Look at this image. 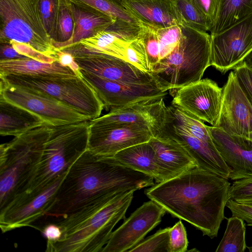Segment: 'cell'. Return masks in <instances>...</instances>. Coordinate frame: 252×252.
I'll list each match as a JSON object with an SVG mask.
<instances>
[{
  "instance_id": "cell-1",
  "label": "cell",
  "mask_w": 252,
  "mask_h": 252,
  "mask_svg": "<svg viewBox=\"0 0 252 252\" xmlns=\"http://www.w3.org/2000/svg\"><path fill=\"white\" fill-rule=\"evenodd\" d=\"M227 179L198 167L147 188L145 195L211 239L218 236L230 199Z\"/></svg>"
},
{
  "instance_id": "cell-2",
  "label": "cell",
  "mask_w": 252,
  "mask_h": 252,
  "mask_svg": "<svg viewBox=\"0 0 252 252\" xmlns=\"http://www.w3.org/2000/svg\"><path fill=\"white\" fill-rule=\"evenodd\" d=\"M154 180L87 150L69 169L45 216L63 218L98 200L152 186Z\"/></svg>"
},
{
  "instance_id": "cell-3",
  "label": "cell",
  "mask_w": 252,
  "mask_h": 252,
  "mask_svg": "<svg viewBox=\"0 0 252 252\" xmlns=\"http://www.w3.org/2000/svg\"><path fill=\"white\" fill-rule=\"evenodd\" d=\"M131 190L88 204L61 218L60 240L47 244L46 252H101L116 224L125 219L133 198Z\"/></svg>"
},
{
  "instance_id": "cell-4",
  "label": "cell",
  "mask_w": 252,
  "mask_h": 252,
  "mask_svg": "<svg viewBox=\"0 0 252 252\" xmlns=\"http://www.w3.org/2000/svg\"><path fill=\"white\" fill-rule=\"evenodd\" d=\"M50 132L45 123L0 145V209L27 190Z\"/></svg>"
},
{
  "instance_id": "cell-5",
  "label": "cell",
  "mask_w": 252,
  "mask_h": 252,
  "mask_svg": "<svg viewBox=\"0 0 252 252\" xmlns=\"http://www.w3.org/2000/svg\"><path fill=\"white\" fill-rule=\"evenodd\" d=\"M181 26L182 35L178 44L150 72L165 91L171 92L200 80L210 66V35Z\"/></svg>"
},
{
  "instance_id": "cell-6",
  "label": "cell",
  "mask_w": 252,
  "mask_h": 252,
  "mask_svg": "<svg viewBox=\"0 0 252 252\" xmlns=\"http://www.w3.org/2000/svg\"><path fill=\"white\" fill-rule=\"evenodd\" d=\"M90 121L51 125L42 158L24 193H38L67 174L72 165L88 150Z\"/></svg>"
},
{
  "instance_id": "cell-7",
  "label": "cell",
  "mask_w": 252,
  "mask_h": 252,
  "mask_svg": "<svg viewBox=\"0 0 252 252\" xmlns=\"http://www.w3.org/2000/svg\"><path fill=\"white\" fill-rule=\"evenodd\" d=\"M39 0H0V43H24L57 61V50L42 20Z\"/></svg>"
},
{
  "instance_id": "cell-8",
  "label": "cell",
  "mask_w": 252,
  "mask_h": 252,
  "mask_svg": "<svg viewBox=\"0 0 252 252\" xmlns=\"http://www.w3.org/2000/svg\"><path fill=\"white\" fill-rule=\"evenodd\" d=\"M0 77L10 84L61 101L91 120L100 117L104 108L94 88L82 77H48L9 74Z\"/></svg>"
},
{
  "instance_id": "cell-9",
  "label": "cell",
  "mask_w": 252,
  "mask_h": 252,
  "mask_svg": "<svg viewBox=\"0 0 252 252\" xmlns=\"http://www.w3.org/2000/svg\"><path fill=\"white\" fill-rule=\"evenodd\" d=\"M0 98L26 109L54 126L90 121L76 109L48 95L10 84L0 77Z\"/></svg>"
},
{
  "instance_id": "cell-10",
  "label": "cell",
  "mask_w": 252,
  "mask_h": 252,
  "mask_svg": "<svg viewBox=\"0 0 252 252\" xmlns=\"http://www.w3.org/2000/svg\"><path fill=\"white\" fill-rule=\"evenodd\" d=\"M210 36V65L222 73L234 69L252 51V15Z\"/></svg>"
},
{
  "instance_id": "cell-11",
  "label": "cell",
  "mask_w": 252,
  "mask_h": 252,
  "mask_svg": "<svg viewBox=\"0 0 252 252\" xmlns=\"http://www.w3.org/2000/svg\"><path fill=\"white\" fill-rule=\"evenodd\" d=\"M172 104L215 127L219 118L222 88L209 78L170 92Z\"/></svg>"
},
{
  "instance_id": "cell-12",
  "label": "cell",
  "mask_w": 252,
  "mask_h": 252,
  "mask_svg": "<svg viewBox=\"0 0 252 252\" xmlns=\"http://www.w3.org/2000/svg\"><path fill=\"white\" fill-rule=\"evenodd\" d=\"M168 117V106L163 97H158L111 110L89 123L95 126H143L147 127L155 137L165 129Z\"/></svg>"
},
{
  "instance_id": "cell-13",
  "label": "cell",
  "mask_w": 252,
  "mask_h": 252,
  "mask_svg": "<svg viewBox=\"0 0 252 252\" xmlns=\"http://www.w3.org/2000/svg\"><path fill=\"white\" fill-rule=\"evenodd\" d=\"M71 54L81 69L104 80L126 84H158L149 72L122 59L110 55L63 49Z\"/></svg>"
},
{
  "instance_id": "cell-14",
  "label": "cell",
  "mask_w": 252,
  "mask_h": 252,
  "mask_svg": "<svg viewBox=\"0 0 252 252\" xmlns=\"http://www.w3.org/2000/svg\"><path fill=\"white\" fill-rule=\"evenodd\" d=\"M166 213L152 200L144 202L112 232L101 252H128L160 222Z\"/></svg>"
},
{
  "instance_id": "cell-15",
  "label": "cell",
  "mask_w": 252,
  "mask_h": 252,
  "mask_svg": "<svg viewBox=\"0 0 252 252\" xmlns=\"http://www.w3.org/2000/svg\"><path fill=\"white\" fill-rule=\"evenodd\" d=\"M65 175L59 178L46 189L35 194L23 193L0 209L2 233L23 227H32V224L35 221L45 215Z\"/></svg>"
},
{
  "instance_id": "cell-16",
  "label": "cell",
  "mask_w": 252,
  "mask_h": 252,
  "mask_svg": "<svg viewBox=\"0 0 252 252\" xmlns=\"http://www.w3.org/2000/svg\"><path fill=\"white\" fill-rule=\"evenodd\" d=\"M168 109L165 128L157 137L166 138L178 144L194 160L199 168L228 179L230 169L214 143L203 141L192 135L175 121L168 106Z\"/></svg>"
},
{
  "instance_id": "cell-17",
  "label": "cell",
  "mask_w": 252,
  "mask_h": 252,
  "mask_svg": "<svg viewBox=\"0 0 252 252\" xmlns=\"http://www.w3.org/2000/svg\"><path fill=\"white\" fill-rule=\"evenodd\" d=\"M80 71L81 76L95 91L104 108L110 110L167 94V91L157 84L112 82L82 69Z\"/></svg>"
},
{
  "instance_id": "cell-18",
  "label": "cell",
  "mask_w": 252,
  "mask_h": 252,
  "mask_svg": "<svg viewBox=\"0 0 252 252\" xmlns=\"http://www.w3.org/2000/svg\"><path fill=\"white\" fill-rule=\"evenodd\" d=\"M228 134L252 139V105L231 71L222 88L220 112L215 126Z\"/></svg>"
},
{
  "instance_id": "cell-19",
  "label": "cell",
  "mask_w": 252,
  "mask_h": 252,
  "mask_svg": "<svg viewBox=\"0 0 252 252\" xmlns=\"http://www.w3.org/2000/svg\"><path fill=\"white\" fill-rule=\"evenodd\" d=\"M152 137L150 129L140 125H90L88 150L98 155L112 157L125 149L149 142Z\"/></svg>"
},
{
  "instance_id": "cell-20",
  "label": "cell",
  "mask_w": 252,
  "mask_h": 252,
  "mask_svg": "<svg viewBox=\"0 0 252 252\" xmlns=\"http://www.w3.org/2000/svg\"><path fill=\"white\" fill-rule=\"evenodd\" d=\"M139 30L138 22L131 23L116 20L106 30L63 49L105 54L126 60L127 47L137 38Z\"/></svg>"
},
{
  "instance_id": "cell-21",
  "label": "cell",
  "mask_w": 252,
  "mask_h": 252,
  "mask_svg": "<svg viewBox=\"0 0 252 252\" xmlns=\"http://www.w3.org/2000/svg\"><path fill=\"white\" fill-rule=\"evenodd\" d=\"M208 130L213 141L230 168L229 179L239 180L252 175V139L229 134L212 126Z\"/></svg>"
},
{
  "instance_id": "cell-22",
  "label": "cell",
  "mask_w": 252,
  "mask_h": 252,
  "mask_svg": "<svg viewBox=\"0 0 252 252\" xmlns=\"http://www.w3.org/2000/svg\"><path fill=\"white\" fill-rule=\"evenodd\" d=\"M123 6L137 21L158 28L181 25L176 0H124Z\"/></svg>"
},
{
  "instance_id": "cell-23",
  "label": "cell",
  "mask_w": 252,
  "mask_h": 252,
  "mask_svg": "<svg viewBox=\"0 0 252 252\" xmlns=\"http://www.w3.org/2000/svg\"><path fill=\"white\" fill-rule=\"evenodd\" d=\"M68 2L74 19V33L71 38L66 42L59 43L52 41L57 50H61L82 39L104 31L116 20L112 17L95 9L79 6L69 1Z\"/></svg>"
},
{
  "instance_id": "cell-24",
  "label": "cell",
  "mask_w": 252,
  "mask_h": 252,
  "mask_svg": "<svg viewBox=\"0 0 252 252\" xmlns=\"http://www.w3.org/2000/svg\"><path fill=\"white\" fill-rule=\"evenodd\" d=\"M109 157L115 163L150 176L157 183L169 180L149 142L129 147Z\"/></svg>"
},
{
  "instance_id": "cell-25",
  "label": "cell",
  "mask_w": 252,
  "mask_h": 252,
  "mask_svg": "<svg viewBox=\"0 0 252 252\" xmlns=\"http://www.w3.org/2000/svg\"><path fill=\"white\" fill-rule=\"evenodd\" d=\"M149 142L169 180L198 167L194 160L172 140L163 137H152Z\"/></svg>"
},
{
  "instance_id": "cell-26",
  "label": "cell",
  "mask_w": 252,
  "mask_h": 252,
  "mask_svg": "<svg viewBox=\"0 0 252 252\" xmlns=\"http://www.w3.org/2000/svg\"><path fill=\"white\" fill-rule=\"evenodd\" d=\"M9 74L48 77L76 76L70 68L62 65L57 61L45 63L28 57L0 60V76Z\"/></svg>"
},
{
  "instance_id": "cell-27",
  "label": "cell",
  "mask_w": 252,
  "mask_h": 252,
  "mask_svg": "<svg viewBox=\"0 0 252 252\" xmlns=\"http://www.w3.org/2000/svg\"><path fill=\"white\" fill-rule=\"evenodd\" d=\"M44 124L37 115L0 98L1 135L17 136Z\"/></svg>"
},
{
  "instance_id": "cell-28",
  "label": "cell",
  "mask_w": 252,
  "mask_h": 252,
  "mask_svg": "<svg viewBox=\"0 0 252 252\" xmlns=\"http://www.w3.org/2000/svg\"><path fill=\"white\" fill-rule=\"evenodd\" d=\"M252 15V0H221L210 35L219 34Z\"/></svg>"
},
{
  "instance_id": "cell-29",
  "label": "cell",
  "mask_w": 252,
  "mask_h": 252,
  "mask_svg": "<svg viewBox=\"0 0 252 252\" xmlns=\"http://www.w3.org/2000/svg\"><path fill=\"white\" fill-rule=\"evenodd\" d=\"M246 225L241 218L232 216L227 219V225L222 239L216 252H244L246 243Z\"/></svg>"
},
{
  "instance_id": "cell-30",
  "label": "cell",
  "mask_w": 252,
  "mask_h": 252,
  "mask_svg": "<svg viewBox=\"0 0 252 252\" xmlns=\"http://www.w3.org/2000/svg\"><path fill=\"white\" fill-rule=\"evenodd\" d=\"M76 5L92 8L104 13L116 20L137 23L124 8V0H68Z\"/></svg>"
},
{
  "instance_id": "cell-31",
  "label": "cell",
  "mask_w": 252,
  "mask_h": 252,
  "mask_svg": "<svg viewBox=\"0 0 252 252\" xmlns=\"http://www.w3.org/2000/svg\"><path fill=\"white\" fill-rule=\"evenodd\" d=\"M168 107L175 121L190 134L203 141L214 143L208 126L203 121L172 104Z\"/></svg>"
},
{
  "instance_id": "cell-32",
  "label": "cell",
  "mask_w": 252,
  "mask_h": 252,
  "mask_svg": "<svg viewBox=\"0 0 252 252\" xmlns=\"http://www.w3.org/2000/svg\"><path fill=\"white\" fill-rule=\"evenodd\" d=\"M176 4L181 25L204 32H209L207 20L194 0H176Z\"/></svg>"
},
{
  "instance_id": "cell-33",
  "label": "cell",
  "mask_w": 252,
  "mask_h": 252,
  "mask_svg": "<svg viewBox=\"0 0 252 252\" xmlns=\"http://www.w3.org/2000/svg\"><path fill=\"white\" fill-rule=\"evenodd\" d=\"M139 35L142 38L146 51L150 73L159 59V46L158 27L138 21Z\"/></svg>"
},
{
  "instance_id": "cell-34",
  "label": "cell",
  "mask_w": 252,
  "mask_h": 252,
  "mask_svg": "<svg viewBox=\"0 0 252 252\" xmlns=\"http://www.w3.org/2000/svg\"><path fill=\"white\" fill-rule=\"evenodd\" d=\"M59 15L55 38L52 40L63 43L70 40L74 33V23L67 0H59Z\"/></svg>"
},
{
  "instance_id": "cell-35",
  "label": "cell",
  "mask_w": 252,
  "mask_h": 252,
  "mask_svg": "<svg viewBox=\"0 0 252 252\" xmlns=\"http://www.w3.org/2000/svg\"><path fill=\"white\" fill-rule=\"evenodd\" d=\"M168 227L143 239L128 252H169V230Z\"/></svg>"
},
{
  "instance_id": "cell-36",
  "label": "cell",
  "mask_w": 252,
  "mask_h": 252,
  "mask_svg": "<svg viewBox=\"0 0 252 252\" xmlns=\"http://www.w3.org/2000/svg\"><path fill=\"white\" fill-rule=\"evenodd\" d=\"M158 33L159 61L169 55L178 44L182 35L181 26L175 25L165 28H158Z\"/></svg>"
},
{
  "instance_id": "cell-37",
  "label": "cell",
  "mask_w": 252,
  "mask_h": 252,
  "mask_svg": "<svg viewBox=\"0 0 252 252\" xmlns=\"http://www.w3.org/2000/svg\"><path fill=\"white\" fill-rule=\"evenodd\" d=\"M39 9L45 29L52 40L55 38L59 15V0H40Z\"/></svg>"
},
{
  "instance_id": "cell-38",
  "label": "cell",
  "mask_w": 252,
  "mask_h": 252,
  "mask_svg": "<svg viewBox=\"0 0 252 252\" xmlns=\"http://www.w3.org/2000/svg\"><path fill=\"white\" fill-rule=\"evenodd\" d=\"M126 60L140 70L150 73L145 45L139 35L127 46Z\"/></svg>"
},
{
  "instance_id": "cell-39",
  "label": "cell",
  "mask_w": 252,
  "mask_h": 252,
  "mask_svg": "<svg viewBox=\"0 0 252 252\" xmlns=\"http://www.w3.org/2000/svg\"><path fill=\"white\" fill-rule=\"evenodd\" d=\"M169 235V252L187 251L189 244L187 234L181 220L170 227Z\"/></svg>"
},
{
  "instance_id": "cell-40",
  "label": "cell",
  "mask_w": 252,
  "mask_h": 252,
  "mask_svg": "<svg viewBox=\"0 0 252 252\" xmlns=\"http://www.w3.org/2000/svg\"><path fill=\"white\" fill-rule=\"evenodd\" d=\"M230 199L239 202L252 200V175L234 181L229 189Z\"/></svg>"
},
{
  "instance_id": "cell-41",
  "label": "cell",
  "mask_w": 252,
  "mask_h": 252,
  "mask_svg": "<svg viewBox=\"0 0 252 252\" xmlns=\"http://www.w3.org/2000/svg\"><path fill=\"white\" fill-rule=\"evenodd\" d=\"M233 72L240 87L252 105V69L242 63Z\"/></svg>"
},
{
  "instance_id": "cell-42",
  "label": "cell",
  "mask_w": 252,
  "mask_h": 252,
  "mask_svg": "<svg viewBox=\"0 0 252 252\" xmlns=\"http://www.w3.org/2000/svg\"><path fill=\"white\" fill-rule=\"evenodd\" d=\"M205 17L209 31L216 20L221 0H194Z\"/></svg>"
},
{
  "instance_id": "cell-43",
  "label": "cell",
  "mask_w": 252,
  "mask_h": 252,
  "mask_svg": "<svg viewBox=\"0 0 252 252\" xmlns=\"http://www.w3.org/2000/svg\"><path fill=\"white\" fill-rule=\"evenodd\" d=\"M226 207L230 210L232 216L238 217L246 221L248 226H252V205L239 203L229 199Z\"/></svg>"
},
{
  "instance_id": "cell-44",
  "label": "cell",
  "mask_w": 252,
  "mask_h": 252,
  "mask_svg": "<svg viewBox=\"0 0 252 252\" xmlns=\"http://www.w3.org/2000/svg\"><path fill=\"white\" fill-rule=\"evenodd\" d=\"M9 43L19 53L27 57L45 63H51L57 61L55 58L43 54L26 44L14 41H11Z\"/></svg>"
},
{
  "instance_id": "cell-45",
  "label": "cell",
  "mask_w": 252,
  "mask_h": 252,
  "mask_svg": "<svg viewBox=\"0 0 252 252\" xmlns=\"http://www.w3.org/2000/svg\"><path fill=\"white\" fill-rule=\"evenodd\" d=\"M40 231L43 236L46 239L47 244L59 241L63 234L61 228L56 222L45 225Z\"/></svg>"
},
{
  "instance_id": "cell-46",
  "label": "cell",
  "mask_w": 252,
  "mask_h": 252,
  "mask_svg": "<svg viewBox=\"0 0 252 252\" xmlns=\"http://www.w3.org/2000/svg\"><path fill=\"white\" fill-rule=\"evenodd\" d=\"M57 61L62 65L68 67L79 77L81 76V69L75 61L73 56L66 52L57 50Z\"/></svg>"
},
{
  "instance_id": "cell-47",
  "label": "cell",
  "mask_w": 252,
  "mask_h": 252,
  "mask_svg": "<svg viewBox=\"0 0 252 252\" xmlns=\"http://www.w3.org/2000/svg\"><path fill=\"white\" fill-rule=\"evenodd\" d=\"M0 60L27 58V57L19 53L10 43H0Z\"/></svg>"
},
{
  "instance_id": "cell-48",
  "label": "cell",
  "mask_w": 252,
  "mask_h": 252,
  "mask_svg": "<svg viewBox=\"0 0 252 252\" xmlns=\"http://www.w3.org/2000/svg\"><path fill=\"white\" fill-rule=\"evenodd\" d=\"M243 63L250 68L252 69V51L246 57Z\"/></svg>"
},
{
  "instance_id": "cell-49",
  "label": "cell",
  "mask_w": 252,
  "mask_h": 252,
  "mask_svg": "<svg viewBox=\"0 0 252 252\" xmlns=\"http://www.w3.org/2000/svg\"><path fill=\"white\" fill-rule=\"evenodd\" d=\"M239 203L252 205V200H244L238 202Z\"/></svg>"
},
{
  "instance_id": "cell-50",
  "label": "cell",
  "mask_w": 252,
  "mask_h": 252,
  "mask_svg": "<svg viewBox=\"0 0 252 252\" xmlns=\"http://www.w3.org/2000/svg\"><path fill=\"white\" fill-rule=\"evenodd\" d=\"M250 252H252V246L248 247Z\"/></svg>"
},
{
  "instance_id": "cell-51",
  "label": "cell",
  "mask_w": 252,
  "mask_h": 252,
  "mask_svg": "<svg viewBox=\"0 0 252 252\" xmlns=\"http://www.w3.org/2000/svg\"></svg>"
}]
</instances>
